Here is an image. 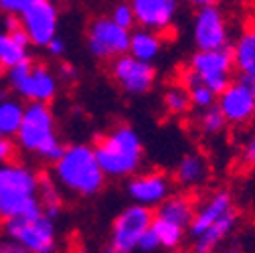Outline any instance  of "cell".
Segmentation results:
<instances>
[{
    "instance_id": "cell-1",
    "label": "cell",
    "mask_w": 255,
    "mask_h": 253,
    "mask_svg": "<svg viewBox=\"0 0 255 253\" xmlns=\"http://www.w3.org/2000/svg\"><path fill=\"white\" fill-rule=\"evenodd\" d=\"M53 178L65 193L73 197H95L104 184L106 172L102 170L93 146L71 144L53 164Z\"/></svg>"
},
{
    "instance_id": "cell-2",
    "label": "cell",
    "mask_w": 255,
    "mask_h": 253,
    "mask_svg": "<svg viewBox=\"0 0 255 253\" xmlns=\"http://www.w3.org/2000/svg\"><path fill=\"white\" fill-rule=\"evenodd\" d=\"M95 156L108 178H130L140 172L144 162V144L140 134L128 124L100 136L93 144Z\"/></svg>"
},
{
    "instance_id": "cell-3",
    "label": "cell",
    "mask_w": 255,
    "mask_h": 253,
    "mask_svg": "<svg viewBox=\"0 0 255 253\" xmlns=\"http://www.w3.org/2000/svg\"><path fill=\"white\" fill-rule=\"evenodd\" d=\"M41 174L20 162L0 164V221L43 213L39 199Z\"/></svg>"
},
{
    "instance_id": "cell-4",
    "label": "cell",
    "mask_w": 255,
    "mask_h": 253,
    "mask_svg": "<svg viewBox=\"0 0 255 253\" xmlns=\"http://www.w3.org/2000/svg\"><path fill=\"white\" fill-rule=\"evenodd\" d=\"M16 140L24 152L37 154L51 164H55L65 152V146L59 142L55 132V116L49 104L43 102H28L24 106V116L16 132Z\"/></svg>"
},
{
    "instance_id": "cell-5",
    "label": "cell",
    "mask_w": 255,
    "mask_h": 253,
    "mask_svg": "<svg viewBox=\"0 0 255 253\" xmlns=\"http://www.w3.org/2000/svg\"><path fill=\"white\" fill-rule=\"evenodd\" d=\"M6 81L16 91V96L26 102L51 104L59 89L53 71L43 63L30 61V57L6 69Z\"/></svg>"
},
{
    "instance_id": "cell-6",
    "label": "cell",
    "mask_w": 255,
    "mask_h": 253,
    "mask_svg": "<svg viewBox=\"0 0 255 253\" xmlns=\"http://www.w3.org/2000/svg\"><path fill=\"white\" fill-rule=\"evenodd\" d=\"M6 239L20 243L28 253H55L57 249V227L55 219L45 213L14 217L2 223Z\"/></svg>"
},
{
    "instance_id": "cell-7",
    "label": "cell",
    "mask_w": 255,
    "mask_h": 253,
    "mask_svg": "<svg viewBox=\"0 0 255 253\" xmlns=\"http://www.w3.org/2000/svg\"><path fill=\"white\" fill-rule=\"evenodd\" d=\"M154 213L150 207L144 205H128L122 209V213L114 219L112 231H110V251H134L138 249V243L142 235L152 227Z\"/></svg>"
},
{
    "instance_id": "cell-8",
    "label": "cell",
    "mask_w": 255,
    "mask_h": 253,
    "mask_svg": "<svg viewBox=\"0 0 255 253\" xmlns=\"http://www.w3.org/2000/svg\"><path fill=\"white\" fill-rule=\"evenodd\" d=\"M188 67L193 69L201 83L207 85L215 96L225 91L233 83V53L231 45L223 49H211V51H197L188 61Z\"/></svg>"
},
{
    "instance_id": "cell-9",
    "label": "cell",
    "mask_w": 255,
    "mask_h": 253,
    "mask_svg": "<svg viewBox=\"0 0 255 253\" xmlns=\"http://www.w3.org/2000/svg\"><path fill=\"white\" fill-rule=\"evenodd\" d=\"M130 30L116 24L110 16L93 18L87 26V49L100 61H114L130 51Z\"/></svg>"
},
{
    "instance_id": "cell-10",
    "label": "cell",
    "mask_w": 255,
    "mask_h": 253,
    "mask_svg": "<svg viewBox=\"0 0 255 253\" xmlns=\"http://www.w3.org/2000/svg\"><path fill=\"white\" fill-rule=\"evenodd\" d=\"M110 75L126 96H146L154 87L156 69L152 63L126 53L112 61Z\"/></svg>"
},
{
    "instance_id": "cell-11",
    "label": "cell",
    "mask_w": 255,
    "mask_h": 253,
    "mask_svg": "<svg viewBox=\"0 0 255 253\" xmlns=\"http://www.w3.org/2000/svg\"><path fill=\"white\" fill-rule=\"evenodd\" d=\"M195 43L201 51L229 47V26L223 10L217 4L199 6L193 26Z\"/></svg>"
},
{
    "instance_id": "cell-12",
    "label": "cell",
    "mask_w": 255,
    "mask_h": 253,
    "mask_svg": "<svg viewBox=\"0 0 255 253\" xmlns=\"http://www.w3.org/2000/svg\"><path fill=\"white\" fill-rule=\"evenodd\" d=\"M18 18L30 39V45L47 47L57 37L59 10L51 0H39L33 6H28Z\"/></svg>"
},
{
    "instance_id": "cell-13",
    "label": "cell",
    "mask_w": 255,
    "mask_h": 253,
    "mask_svg": "<svg viewBox=\"0 0 255 253\" xmlns=\"http://www.w3.org/2000/svg\"><path fill=\"white\" fill-rule=\"evenodd\" d=\"M126 191H128V197H130L134 203L156 209L166 197L172 195V182L160 170L136 172L130 176V180H128Z\"/></svg>"
},
{
    "instance_id": "cell-14",
    "label": "cell",
    "mask_w": 255,
    "mask_h": 253,
    "mask_svg": "<svg viewBox=\"0 0 255 253\" xmlns=\"http://www.w3.org/2000/svg\"><path fill=\"white\" fill-rule=\"evenodd\" d=\"M217 106L221 108L227 124L233 126H245L255 118V100L241 79H233L225 91L219 93Z\"/></svg>"
},
{
    "instance_id": "cell-15",
    "label": "cell",
    "mask_w": 255,
    "mask_h": 253,
    "mask_svg": "<svg viewBox=\"0 0 255 253\" xmlns=\"http://www.w3.org/2000/svg\"><path fill=\"white\" fill-rule=\"evenodd\" d=\"M233 209V197L227 188H219V191L211 193L209 197H205L197 209H195V217L188 225V233L190 237H199L203 231H207L217 219H221L225 213H229Z\"/></svg>"
},
{
    "instance_id": "cell-16",
    "label": "cell",
    "mask_w": 255,
    "mask_h": 253,
    "mask_svg": "<svg viewBox=\"0 0 255 253\" xmlns=\"http://www.w3.org/2000/svg\"><path fill=\"white\" fill-rule=\"evenodd\" d=\"M136 14V24L156 33L170 28L178 0H130Z\"/></svg>"
},
{
    "instance_id": "cell-17",
    "label": "cell",
    "mask_w": 255,
    "mask_h": 253,
    "mask_svg": "<svg viewBox=\"0 0 255 253\" xmlns=\"http://www.w3.org/2000/svg\"><path fill=\"white\" fill-rule=\"evenodd\" d=\"M237 221H239V213L233 207L229 213H225L221 219H217L207 231H203L199 237L193 239L195 253H213V251H217V247L233 233V229L237 227Z\"/></svg>"
},
{
    "instance_id": "cell-18",
    "label": "cell",
    "mask_w": 255,
    "mask_h": 253,
    "mask_svg": "<svg viewBox=\"0 0 255 253\" xmlns=\"http://www.w3.org/2000/svg\"><path fill=\"white\" fill-rule=\"evenodd\" d=\"M233 67L239 75L255 77V22L247 24L231 45Z\"/></svg>"
},
{
    "instance_id": "cell-19",
    "label": "cell",
    "mask_w": 255,
    "mask_h": 253,
    "mask_svg": "<svg viewBox=\"0 0 255 253\" xmlns=\"http://www.w3.org/2000/svg\"><path fill=\"white\" fill-rule=\"evenodd\" d=\"M207 176H209V164L205 160V156L199 152L184 154L174 168V180L182 188L201 186L207 180Z\"/></svg>"
},
{
    "instance_id": "cell-20",
    "label": "cell",
    "mask_w": 255,
    "mask_h": 253,
    "mask_svg": "<svg viewBox=\"0 0 255 253\" xmlns=\"http://www.w3.org/2000/svg\"><path fill=\"white\" fill-rule=\"evenodd\" d=\"M195 209H197V203L188 195H170L156 207L154 217L166 219L170 223H176V225L188 229L190 221L195 217Z\"/></svg>"
},
{
    "instance_id": "cell-21",
    "label": "cell",
    "mask_w": 255,
    "mask_h": 253,
    "mask_svg": "<svg viewBox=\"0 0 255 253\" xmlns=\"http://www.w3.org/2000/svg\"><path fill=\"white\" fill-rule=\"evenodd\" d=\"M162 51V37L160 33L150 28H138L130 35V55H134L136 59L148 61L152 63Z\"/></svg>"
},
{
    "instance_id": "cell-22",
    "label": "cell",
    "mask_w": 255,
    "mask_h": 253,
    "mask_svg": "<svg viewBox=\"0 0 255 253\" xmlns=\"http://www.w3.org/2000/svg\"><path fill=\"white\" fill-rule=\"evenodd\" d=\"M24 116V106L16 98H8L0 91V134L2 136H16Z\"/></svg>"
},
{
    "instance_id": "cell-23",
    "label": "cell",
    "mask_w": 255,
    "mask_h": 253,
    "mask_svg": "<svg viewBox=\"0 0 255 253\" xmlns=\"http://www.w3.org/2000/svg\"><path fill=\"white\" fill-rule=\"evenodd\" d=\"M39 199L43 205V213L51 219H57L63 209V197H61V186L53 176H41L39 180Z\"/></svg>"
},
{
    "instance_id": "cell-24",
    "label": "cell",
    "mask_w": 255,
    "mask_h": 253,
    "mask_svg": "<svg viewBox=\"0 0 255 253\" xmlns=\"http://www.w3.org/2000/svg\"><path fill=\"white\" fill-rule=\"evenodd\" d=\"M152 231L156 233L158 241H160V247H166V249H176L182 239H184V227L176 225V223H170L166 219H160V217H154L152 221Z\"/></svg>"
},
{
    "instance_id": "cell-25",
    "label": "cell",
    "mask_w": 255,
    "mask_h": 253,
    "mask_svg": "<svg viewBox=\"0 0 255 253\" xmlns=\"http://www.w3.org/2000/svg\"><path fill=\"white\" fill-rule=\"evenodd\" d=\"M26 57H28V47H22L20 43H16L6 30H0V63L8 69L16 65V63L24 61Z\"/></svg>"
},
{
    "instance_id": "cell-26",
    "label": "cell",
    "mask_w": 255,
    "mask_h": 253,
    "mask_svg": "<svg viewBox=\"0 0 255 253\" xmlns=\"http://www.w3.org/2000/svg\"><path fill=\"white\" fill-rule=\"evenodd\" d=\"M197 126H199V130L205 136H217V134H221L223 130H225L227 120H225V116H223L221 108L215 104L211 108L201 110L199 120H197Z\"/></svg>"
},
{
    "instance_id": "cell-27",
    "label": "cell",
    "mask_w": 255,
    "mask_h": 253,
    "mask_svg": "<svg viewBox=\"0 0 255 253\" xmlns=\"http://www.w3.org/2000/svg\"><path fill=\"white\" fill-rule=\"evenodd\" d=\"M190 93L188 89L182 85V83H176V85H170L164 93V108L168 114L172 116H182L190 110Z\"/></svg>"
},
{
    "instance_id": "cell-28",
    "label": "cell",
    "mask_w": 255,
    "mask_h": 253,
    "mask_svg": "<svg viewBox=\"0 0 255 253\" xmlns=\"http://www.w3.org/2000/svg\"><path fill=\"white\" fill-rule=\"evenodd\" d=\"M188 93H190V104L197 110H205V108H211L217 104V96L203 83H197L195 87H190Z\"/></svg>"
},
{
    "instance_id": "cell-29",
    "label": "cell",
    "mask_w": 255,
    "mask_h": 253,
    "mask_svg": "<svg viewBox=\"0 0 255 253\" xmlns=\"http://www.w3.org/2000/svg\"><path fill=\"white\" fill-rule=\"evenodd\" d=\"M110 18H112L116 24H120V26H124V28H128V30H132L134 24H136V14H134V8H132L130 2H120V4L112 10Z\"/></svg>"
},
{
    "instance_id": "cell-30",
    "label": "cell",
    "mask_w": 255,
    "mask_h": 253,
    "mask_svg": "<svg viewBox=\"0 0 255 253\" xmlns=\"http://www.w3.org/2000/svg\"><path fill=\"white\" fill-rule=\"evenodd\" d=\"M35 2H39V0H0V12L20 16L28 6H33Z\"/></svg>"
},
{
    "instance_id": "cell-31",
    "label": "cell",
    "mask_w": 255,
    "mask_h": 253,
    "mask_svg": "<svg viewBox=\"0 0 255 253\" xmlns=\"http://www.w3.org/2000/svg\"><path fill=\"white\" fill-rule=\"evenodd\" d=\"M16 152L14 142L8 136H0V164H6L12 162V156Z\"/></svg>"
},
{
    "instance_id": "cell-32",
    "label": "cell",
    "mask_w": 255,
    "mask_h": 253,
    "mask_svg": "<svg viewBox=\"0 0 255 253\" xmlns=\"http://www.w3.org/2000/svg\"><path fill=\"white\" fill-rule=\"evenodd\" d=\"M158 247H160V241H158V237H156V233L152 231V227L142 235V239H140V243H138V249H142L144 253H154Z\"/></svg>"
},
{
    "instance_id": "cell-33",
    "label": "cell",
    "mask_w": 255,
    "mask_h": 253,
    "mask_svg": "<svg viewBox=\"0 0 255 253\" xmlns=\"http://www.w3.org/2000/svg\"><path fill=\"white\" fill-rule=\"evenodd\" d=\"M243 164L245 166H255V132L251 134L249 142L243 148Z\"/></svg>"
},
{
    "instance_id": "cell-34",
    "label": "cell",
    "mask_w": 255,
    "mask_h": 253,
    "mask_svg": "<svg viewBox=\"0 0 255 253\" xmlns=\"http://www.w3.org/2000/svg\"><path fill=\"white\" fill-rule=\"evenodd\" d=\"M0 253H28V249H24L20 243L6 239V241H0Z\"/></svg>"
},
{
    "instance_id": "cell-35",
    "label": "cell",
    "mask_w": 255,
    "mask_h": 253,
    "mask_svg": "<svg viewBox=\"0 0 255 253\" xmlns=\"http://www.w3.org/2000/svg\"><path fill=\"white\" fill-rule=\"evenodd\" d=\"M45 49L49 51V55H53V57H61L63 53H65V43H63L59 37H55Z\"/></svg>"
},
{
    "instance_id": "cell-36",
    "label": "cell",
    "mask_w": 255,
    "mask_h": 253,
    "mask_svg": "<svg viewBox=\"0 0 255 253\" xmlns=\"http://www.w3.org/2000/svg\"><path fill=\"white\" fill-rule=\"evenodd\" d=\"M59 73H61V79H65V81H73V79L77 77V71H75V67L67 65V63H63V65L59 67Z\"/></svg>"
},
{
    "instance_id": "cell-37",
    "label": "cell",
    "mask_w": 255,
    "mask_h": 253,
    "mask_svg": "<svg viewBox=\"0 0 255 253\" xmlns=\"http://www.w3.org/2000/svg\"><path fill=\"white\" fill-rule=\"evenodd\" d=\"M239 79L245 83V87L251 91V96L255 100V77H249V75H239Z\"/></svg>"
},
{
    "instance_id": "cell-38",
    "label": "cell",
    "mask_w": 255,
    "mask_h": 253,
    "mask_svg": "<svg viewBox=\"0 0 255 253\" xmlns=\"http://www.w3.org/2000/svg\"><path fill=\"white\" fill-rule=\"evenodd\" d=\"M186 2L195 6H207V4H217V0H186Z\"/></svg>"
},
{
    "instance_id": "cell-39",
    "label": "cell",
    "mask_w": 255,
    "mask_h": 253,
    "mask_svg": "<svg viewBox=\"0 0 255 253\" xmlns=\"http://www.w3.org/2000/svg\"><path fill=\"white\" fill-rule=\"evenodd\" d=\"M213 253H243V251L237 249V247H227V249H223V251H213Z\"/></svg>"
},
{
    "instance_id": "cell-40",
    "label": "cell",
    "mask_w": 255,
    "mask_h": 253,
    "mask_svg": "<svg viewBox=\"0 0 255 253\" xmlns=\"http://www.w3.org/2000/svg\"><path fill=\"white\" fill-rule=\"evenodd\" d=\"M4 75H6V67L2 65V63H0V79H2Z\"/></svg>"
},
{
    "instance_id": "cell-41",
    "label": "cell",
    "mask_w": 255,
    "mask_h": 253,
    "mask_svg": "<svg viewBox=\"0 0 255 253\" xmlns=\"http://www.w3.org/2000/svg\"><path fill=\"white\" fill-rule=\"evenodd\" d=\"M120 253H132V251H120Z\"/></svg>"
},
{
    "instance_id": "cell-42",
    "label": "cell",
    "mask_w": 255,
    "mask_h": 253,
    "mask_svg": "<svg viewBox=\"0 0 255 253\" xmlns=\"http://www.w3.org/2000/svg\"><path fill=\"white\" fill-rule=\"evenodd\" d=\"M0 136H2V134H0Z\"/></svg>"
}]
</instances>
